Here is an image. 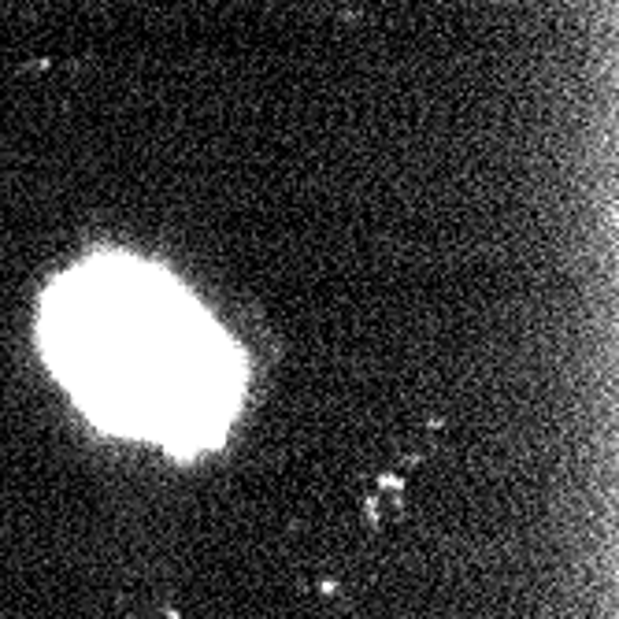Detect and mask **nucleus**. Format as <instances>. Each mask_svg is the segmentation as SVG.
I'll return each mask as SVG.
<instances>
[{
    "instance_id": "nucleus-1",
    "label": "nucleus",
    "mask_w": 619,
    "mask_h": 619,
    "mask_svg": "<svg viewBox=\"0 0 619 619\" xmlns=\"http://www.w3.org/2000/svg\"><path fill=\"white\" fill-rule=\"evenodd\" d=\"M38 349L108 434L189 457L223 445L245 393V352L182 282L134 252H93L45 286Z\"/></svg>"
}]
</instances>
